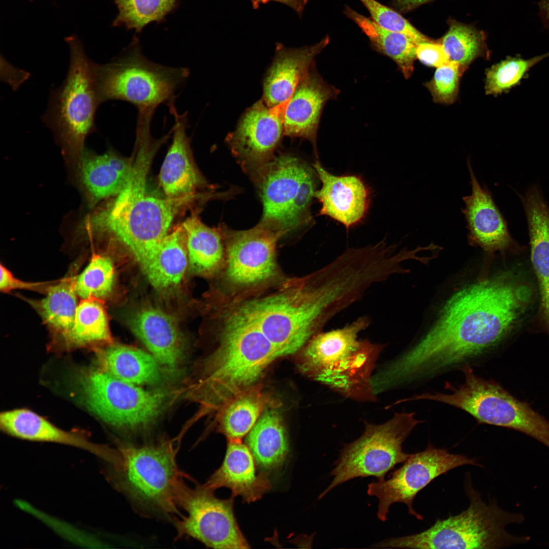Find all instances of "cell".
I'll list each match as a JSON object with an SVG mask.
<instances>
[{
  "label": "cell",
  "mask_w": 549,
  "mask_h": 549,
  "mask_svg": "<svg viewBox=\"0 0 549 549\" xmlns=\"http://www.w3.org/2000/svg\"><path fill=\"white\" fill-rule=\"evenodd\" d=\"M532 287L511 272L467 285L448 299L435 324L385 368L396 386L432 378L487 352L520 323Z\"/></svg>",
  "instance_id": "obj_1"
},
{
  "label": "cell",
  "mask_w": 549,
  "mask_h": 549,
  "mask_svg": "<svg viewBox=\"0 0 549 549\" xmlns=\"http://www.w3.org/2000/svg\"><path fill=\"white\" fill-rule=\"evenodd\" d=\"M151 161L138 158L127 182L106 207L88 216L83 228L88 234L107 233L126 246L141 264L168 234L180 207L194 196L161 198L146 191Z\"/></svg>",
  "instance_id": "obj_2"
},
{
  "label": "cell",
  "mask_w": 549,
  "mask_h": 549,
  "mask_svg": "<svg viewBox=\"0 0 549 549\" xmlns=\"http://www.w3.org/2000/svg\"><path fill=\"white\" fill-rule=\"evenodd\" d=\"M176 450L170 440L112 448L105 463L114 487L146 516L174 522L183 514L179 499L192 479L178 467Z\"/></svg>",
  "instance_id": "obj_3"
},
{
  "label": "cell",
  "mask_w": 549,
  "mask_h": 549,
  "mask_svg": "<svg viewBox=\"0 0 549 549\" xmlns=\"http://www.w3.org/2000/svg\"><path fill=\"white\" fill-rule=\"evenodd\" d=\"M218 344L202 362L196 399L208 407H224L254 388L268 367L280 357L270 342L244 321L219 317Z\"/></svg>",
  "instance_id": "obj_4"
},
{
  "label": "cell",
  "mask_w": 549,
  "mask_h": 549,
  "mask_svg": "<svg viewBox=\"0 0 549 549\" xmlns=\"http://www.w3.org/2000/svg\"><path fill=\"white\" fill-rule=\"evenodd\" d=\"M370 323L362 316L343 328L314 336L300 350V370L347 397L375 400L372 372L383 346L358 340Z\"/></svg>",
  "instance_id": "obj_5"
},
{
  "label": "cell",
  "mask_w": 549,
  "mask_h": 549,
  "mask_svg": "<svg viewBox=\"0 0 549 549\" xmlns=\"http://www.w3.org/2000/svg\"><path fill=\"white\" fill-rule=\"evenodd\" d=\"M470 500L460 514L437 520L429 529L416 534L380 541L375 547L407 548H501L524 544L528 536H515L506 530L511 524H522V513L505 511L495 501L485 503L474 489L469 472L464 483Z\"/></svg>",
  "instance_id": "obj_6"
},
{
  "label": "cell",
  "mask_w": 549,
  "mask_h": 549,
  "mask_svg": "<svg viewBox=\"0 0 549 549\" xmlns=\"http://www.w3.org/2000/svg\"><path fill=\"white\" fill-rule=\"evenodd\" d=\"M70 60L62 84L52 89L43 123L53 132L64 154L77 160L88 135L97 130L95 115L101 104L97 88L96 64L87 56L80 41L66 38Z\"/></svg>",
  "instance_id": "obj_7"
},
{
  "label": "cell",
  "mask_w": 549,
  "mask_h": 549,
  "mask_svg": "<svg viewBox=\"0 0 549 549\" xmlns=\"http://www.w3.org/2000/svg\"><path fill=\"white\" fill-rule=\"evenodd\" d=\"M97 92L101 103L111 100L129 102L138 111L156 110L175 100L176 92L190 75L187 68H172L148 59L137 40L108 63L96 64Z\"/></svg>",
  "instance_id": "obj_8"
},
{
  "label": "cell",
  "mask_w": 549,
  "mask_h": 549,
  "mask_svg": "<svg viewBox=\"0 0 549 549\" xmlns=\"http://www.w3.org/2000/svg\"><path fill=\"white\" fill-rule=\"evenodd\" d=\"M71 380L82 404L117 429L132 430L145 427L158 417L166 403L163 392L143 389L98 367L77 369Z\"/></svg>",
  "instance_id": "obj_9"
},
{
  "label": "cell",
  "mask_w": 549,
  "mask_h": 549,
  "mask_svg": "<svg viewBox=\"0 0 549 549\" xmlns=\"http://www.w3.org/2000/svg\"><path fill=\"white\" fill-rule=\"evenodd\" d=\"M318 179L314 167L300 159L275 156L254 181L263 207L259 223L281 236L308 225Z\"/></svg>",
  "instance_id": "obj_10"
},
{
  "label": "cell",
  "mask_w": 549,
  "mask_h": 549,
  "mask_svg": "<svg viewBox=\"0 0 549 549\" xmlns=\"http://www.w3.org/2000/svg\"><path fill=\"white\" fill-rule=\"evenodd\" d=\"M461 370L464 382L456 387L447 383L450 392L434 393V401L460 409L480 423L522 432L549 448L548 420L498 384L475 375L469 365Z\"/></svg>",
  "instance_id": "obj_11"
},
{
  "label": "cell",
  "mask_w": 549,
  "mask_h": 549,
  "mask_svg": "<svg viewBox=\"0 0 549 549\" xmlns=\"http://www.w3.org/2000/svg\"><path fill=\"white\" fill-rule=\"evenodd\" d=\"M420 422L415 418L414 413H398L381 424L365 423L362 435L341 450L330 473L333 480L319 499L353 478L373 476L384 479L388 472L410 456L403 451L402 445Z\"/></svg>",
  "instance_id": "obj_12"
},
{
  "label": "cell",
  "mask_w": 549,
  "mask_h": 549,
  "mask_svg": "<svg viewBox=\"0 0 549 549\" xmlns=\"http://www.w3.org/2000/svg\"><path fill=\"white\" fill-rule=\"evenodd\" d=\"M225 304L256 328L280 357L300 351L312 338L298 297L292 287L279 283L268 293L251 294L248 289L225 295Z\"/></svg>",
  "instance_id": "obj_13"
},
{
  "label": "cell",
  "mask_w": 549,
  "mask_h": 549,
  "mask_svg": "<svg viewBox=\"0 0 549 549\" xmlns=\"http://www.w3.org/2000/svg\"><path fill=\"white\" fill-rule=\"evenodd\" d=\"M203 484H186L179 507L186 515L174 522L176 539L192 538L213 548H248L250 546L236 522L233 497L222 500Z\"/></svg>",
  "instance_id": "obj_14"
},
{
  "label": "cell",
  "mask_w": 549,
  "mask_h": 549,
  "mask_svg": "<svg viewBox=\"0 0 549 549\" xmlns=\"http://www.w3.org/2000/svg\"><path fill=\"white\" fill-rule=\"evenodd\" d=\"M465 465L481 466L475 459L450 453L430 444L423 451L411 454L388 479L369 484L368 494L378 499V518L385 521L389 507L395 503H402L407 506L411 515L422 520V516L412 506L417 494L437 477Z\"/></svg>",
  "instance_id": "obj_15"
},
{
  "label": "cell",
  "mask_w": 549,
  "mask_h": 549,
  "mask_svg": "<svg viewBox=\"0 0 549 549\" xmlns=\"http://www.w3.org/2000/svg\"><path fill=\"white\" fill-rule=\"evenodd\" d=\"M288 100L275 107L262 99L241 115L226 141L242 170L254 181L274 158L284 135V116Z\"/></svg>",
  "instance_id": "obj_16"
},
{
  "label": "cell",
  "mask_w": 549,
  "mask_h": 549,
  "mask_svg": "<svg viewBox=\"0 0 549 549\" xmlns=\"http://www.w3.org/2000/svg\"><path fill=\"white\" fill-rule=\"evenodd\" d=\"M226 252L228 280L243 289L275 279L278 274L276 247L282 236L258 223L243 231L221 227Z\"/></svg>",
  "instance_id": "obj_17"
},
{
  "label": "cell",
  "mask_w": 549,
  "mask_h": 549,
  "mask_svg": "<svg viewBox=\"0 0 549 549\" xmlns=\"http://www.w3.org/2000/svg\"><path fill=\"white\" fill-rule=\"evenodd\" d=\"M467 165L472 191L470 195L463 197L465 206L462 212L467 223L468 243L481 248L487 256L504 253L513 245L506 221L489 189L478 181L470 158Z\"/></svg>",
  "instance_id": "obj_18"
},
{
  "label": "cell",
  "mask_w": 549,
  "mask_h": 549,
  "mask_svg": "<svg viewBox=\"0 0 549 549\" xmlns=\"http://www.w3.org/2000/svg\"><path fill=\"white\" fill-rule=\"evenodd\" d=\"M174 119L172 142L163 162L159 181L166 197L178 198L194 196L200 189L207 187L196 167L192 155L188 128V112L178 113L175 101L167 103Z\"/></svg>",
  "instance_id": "obj_19"
},
{
  "label": "cell",
  "mask_w": 549,
  "mask_h": 549,
  "mask_svg": "<svg viewBox=\"0 0 549 549\" xmlns=\"http://www.w3.org/2000/svg\"><path fill=\"white\" fill-rule=\"evenodd\" d=\"M339 93L323 79L314 64L288 100L284 116V135L309 140L317 157V137L322 112L326 102Z\"/></svg>",
  "instance_id": "obj_20"
},
{
  "label": "cell",
  "mask_w": 549,
  "mask_h": 549,
  "mask_svg": "<svg viewBox=\"0 0 549 549\" xmlns=\"http://www.w3.org/2000/svg\"><path fill=\"white\" fill-rule=\"evenodd\" d=\"M321 187L314 198L321 204L319 215L326 216L349 228L361 222L370 206V192L359 176L336 175L325 170L318 161L313 165Z\"/></svg>",
  "instance_id": "obj_21"
},
{
  "label": "cell",
  "mask_w": 549,
  "mask_h": 549,
  "mask_svg": "<svg viewBox=\"0 0 549 549\" xmlns=\"http://www.w3.org/2000/svg\"><path fill=\"white\" fill-rule=\"evenodd\" d=\"M128 322L132 332L163 366L173 369L180 363L184 355V340L171 316L147 306L131 313Z\"/></svg>",
  "instance_id": "obj_22"
},
{
  "label": "cell",
  "mask_w": 549,
  "mask_h": 549,
  "mask_svg": "<svg viewBox=\"0 0 549 549\" xmlns=\"http://www.w3.org/2000/svg\"><path fill=\"white\" fill-rule=\"evenodd\" d=\"M256 465L246 444L241 440L228 441L222 464L203 485L214 491L225 487L233 498L239 496L248 503L256 501L272 486L266 473H257Z\"/></svg>",
  "instance_id": "obj_23"
},
{
  "label": "cell",
  "mask_w": 549,
  "mask_h": 549,
  "mask_svg": "<svg viewBox=\"0 0 549 549\" xmlns=\"http://www.w3.org/2000/svg\"><path fill=\"white\" fill-rule=\"evenodd\" d=\"M327 36L318 43L300 48L277 45L271 65L265 76L262 99L270 107L288 100L314 64V59L328 44Z\"/></svg>",
  "instance_id": "obj_24"
},
{
  "label": "cell",
  "mask_w": 549,
  "mask_h": 549,
  "mask_svg": "<svg viewBox=\"0 0 549 549\" xmlns=\"http://www.w3.org/2000/svg\"><path fill=\"white\" fill-rule=\"evenodd\" d=\"M133 158H126L109 149L98 155L84 148L77 161V174L89 204L116 196L125 187Z\"/></svg>",
  "instance_id": "obj_25"
},
{
  "label": "cell",
  "mask_w": 549,
  "mask_h": 549,
  "mask_svg": "<svg viewBox=\"0 0 549 549\" xmlns=\"http://www.w3.org/2000/svg\"><path fill=\"white\" fill-rule=\"evenodd\" d=\"M0 425L3 431L16 438L77 447L89 452L103 461L106 459L109 451V446L94 443L85 435L77 432L63 430L26 409L2 413Z\"/></svg>",
  "instance_id": "obj_26"
},
{
  "label": "cell",
  "mask_w": 549,
  "mask_h": 549,
  "mask_svg": "<svg viewBox=\"0 0 549 549\" xmlns=\"http://www.w3.org/2000/svg\"><path fill=\"white\" fill-rule=\"evenodd\" d=\"M95 350L98 367L121 380L138 385L156 384L164 378L162 365L139 349L108 344Z\"/></svg>",
  "instance_id": "obj_27"
},
{
  "label": "cell",
  "mask_w": 549,
  "mask_h": 549,
  "mask_svg": "<svg viewBox=\"0 0 549 549\" xmlns=\"http://www.w3.org/2000/svg\"><path fill=\"white\" fill-rule=\"evenodd\" d=\"M188 259L186 235L181 225L168 233L156 251L140 265L154 288L166 290L180 283Z\"/></svg>",
  "instance_id": "obj_28"
},
{
  "label": "cell",
  "mask_w": 549,
  "mask_h": 549,
  "mask_svg": "<svg viewBox=\"0 0 549 549\" xmlns=\"http://www.w3.org/2000/svg\"><path fill=\"white\" fill-rule=\"evenodd\" d=\"M268 407L248 434L246 444L257 465L272 470L281 466L286 460L289 443L280 412Z\"/></svg>",
  "instance_id": "obj_29"
},
{
  "label": "cell",
  "mask_w": 549,
  "mask_h": 549,
  "mask_svg": "<svg viewBox=\"0 0 549 549\" xmlns=\"http://www.w3.org/2000/svg\"><path fill=\"white\" fill-rule=\"evenodd\" d=\"M182 226L186 235L189 264L194 272L210 274L225 265V246L221 227L207 226L195 214L188 217Z\"/></svg>",
  "instance_id": "obj_30"
},
{
  "label": "cell",
  "mask_w": 549,
  "mask_h": 549,
  "mask_svg": "<svg viewBox=\"0 0 549 549\" xmlns=\"http://www.w3.org/2000/svg\"><path fill=\"white\" fill-rule=\"evenodd\" d=\"M530 237L531 260L537 278L540 311L549 333V208L540 203L526 210Z\"/></svg>",
  "instance_id": "obj_31"
},
{
  "label": "cell",
  "mask_w": 549,
  "mask_h": 549,
  "mask_svg": "<svg viewBox=\"0 0 549 549\" xmlns=\"http://www.w3.org/2000/svg\"><path fill=\"white\" fill-rule=\"evenodd\" d=\"M344 13L361 28L378 51L396 64L405 78L411 76L419 42L407 35L381 26L372 18L365 17L348 6H346Z\"/></svg>",
  "instance_id": "obj_32"
},
{
  "label": "cell",
  "mask_w": 549,
  "mask_h": 549,
  "mask_svg": "<svg viewBox=\"0 0 549 549\" xmlns=\"http://www.w3.org/2000/svg\"><path fill=\"white\" fill-rule=\"evenodd\" d=\"M75 276L72 272L54 281L41 299H26L50 330L62 341L72 327L79 304L74 287Z\"/></svg>",
  "instance_id": "obj_33"
},
{
  "label": "cell",
  "mask_w": 549,
  "mask_h": 549,
  "mask_svg": "<svg viewBox=\"0 0 549 549\" xmlns=\"http://www.w3.org/2000/svg\"><path fill=\"white\" fill-rule=\"evenodd\" d=\"M111 336L105 309L98 299H81L72 327L62 341L69 349L101 347L109 344Z\"/></svg>",
  "instance_id": "obj_34"
},
{
  "label": "cell",
  "mask_w": 549,
  "mask_h": 549,
  "mask_svg": "<svg viewBox=\"0 0 549 549\" xmlns=\"http://www.w3.org/2000/svg\"><path fill=\"white\" fill-rule=\"evenodd\" d=\"M266 396L255 388L234 398L222 409L220 430L228 441L241 440L267 406Z\"/></svg>",
  "instance_id": "obj_35"
},
{
  "label": "cell",
  "mask_w": 549,
  "mask_h": 549,
  "mask_svg": "<svg viewBox=\"0 0 549 549\" xmlns=\"http://www.w3.org/2000/svg\"><path fill=\"white\" fill-rule=\"evenodd\" d=\"M447 32L440 41L449 62L465 71L475 59L488 57L489 52L482 33L471 25L450 21Z\"/></svg>",
  "instance_id": "obj_36"
},
{
  "label": "cell",
  "mask_w": 549,
  "mask_h": 549,
  "mask_svg": "<svg viewBox=\"0 0 549 549\" xmlns=\"http://www.w3.org/2000/svg\"><path fill=\"white\" fill-rule=\"evenodd\" d=\"M115 280L113 263L108 257L93 254L83 271L75 276L74 287L81 299L101 300L111 293Z\"/></svg>",
  "instance_id": "obj_37"
},
{
  "label": "cell",
  "mask_w": 549,
  "mask_h": 549,
  "mask_svg": "<svg viewBox=\"0 0 549 549\" xmlns=\"http://www.w3.org/2000/svg\"><path fill=\"white\" fill-rule=\"evenodd\" d=\"M179 0H113L118 9L114 26H124L140 33L148 23L162 21Z\"/></svg>",
  "instance_id": "obj_38"
},
{
  "label": "cell",
  "mask_w": 549,
  "mask_h": 549,
  "mask_svg": "<svg viewBox=\"0 0 549 549\" xmlns=\"http://www.w3.org/2000/svg\"><path fill=\"white\" fill-rule=\"evenodd\" d=\"M549 56V52L528 59L507 57L486 70L484 89L486 95H497L518 84L535 64Z\"/></svg>",
  "instance_id": "obj_39"
},
{
  "label": "cell",
  "mask_w": 549,
  "mask_h": 549,
  "mask_svg": "<svg viewBox=\"0 0 549 549\" xmlns=\"http://www.w3.org/2000/svg\"><path fill=\"white\" fill-rule=\"evenodd\" d=\"M464 72L459 65L451 62L438 67L431 80L424 83L434 101L446 105L454 102Z\"/></svg>",
  "instance_id": "obj_40"
},
{
  "label": "cell",
  "mask_w": 549,
  "mask_h": 549,
  "mask_svg": "<svg viewBox=\"0 0 549 549\" xmlns=\"http://www.w3.org/2000/svg\"><path fill=\"white\" fill-rule=\"evenodd\" d=\"M16 504L21 509L41 520L57 534L66 540L86 547H101L103 545L94 535L44 513L28 503L17 500Z\"/></svg>",
  "instance_id": "obj_41"
},
{
  "label": "cell",
  "mask_w": 549,
  "mask_h": 549,
  "mask_svg": "<svg viewBox=\"0 0 549 549\" xmlns=\"http://www.w3.org/2000/svg\"><path fill=\"white\" fill-rule=\"evenodd\" d=\"M360 1L369 12L372 19L381 26L407 35L419 43L431 40L395 10L376 0Z\"/></svg>",
  "instance_id": "obj_42"
},
{
  "label": "cell",
  "mask_w": 549,
  "mask_h": 549,
  "mask_svg": "<svg viewBox=\"0 0 549 549\" xmlns=\"http://www.w3.org/2000/svg\"><path fill=\"white\" fill-rule=\"evenodd\" d=\"M54 282H30L23 281L15 277L12 272L2 264H1V291L7 293L16 289L30 290L43 293L44 295L48 288Z\"/></svg>",
  "instance_id": "obj_43"
},
{
  "label": "cell",
  "mask_w": 549,
  "mask_h": 549,
  "mask_svg": "<svg viewBox=\"0 0 549 549\" xmlns=\"http://www.w3.org/2000/svg\"><path fill=\"white\" fill-rule=\"evenodd\" d=\"M416 58L424 65L439 67L449 60L441 44L438 41H424L420 43L416 51Z\"/></svg>",
  "instance_id": "obj_44"
},
{
  "label": "cell",
  "mask_w": 549,
  "mask_h": 549,
  "mask_svg": "<svg viewBox=\"0 0 549 549\" xmlns=\"http://www.w3.org/2000/svg\"><path fill=\"white\" fill-rule=\"evenodd\" d=\"M253 4L256 6L260 3H265L269 1H275L286 5L294 10L298 14H301L305 8L307 4L310 0H252Z\"/></svg>",
  "instance_id": "obj_45"
},
{
  "label": "cell",
  "mask_w": 549,
  "mask_h": 549,
  "mask_svg": "<svg viewBox=\"0 0 549 549\" xmlns=\"http://www.w3.org/2000/svg\"><path fill=\"white\" fill-rule=\"evenodd\" d=\"M432 0H392L399 10L403 12H408L419 6Z\"/></svg>",
  "instance_id": "obj_46"
},
{
  "label": "cell",
  "mask_w": 549,
  "mask_h": 549,
  "mask_svg": "<svg viewBox=\"0 0 549 549\" xmlns=\"http://www.w3.org/2000/svg\"><path fill=\"white\" fill-rule=\"evenodd\" d=\"M539 15L545 28L549 30V0H539Z\"/></svg>",
  "instance_id": "obj_47"
},
{
  "label": "cell",
  "mask_w": 549,
  "mask_h": 549,
  "mask_svg": "<svg viewBox=\"0 0 549 549\" xmlns=\"http://www.w3.org/2000/svg\"><path fill=\"white\" fill-rule=\"evenodd\" d=\"M415 250L416 251V252L417 253V250H416V249H415ZM416 254H417V253H416ZM416 259H417V258H416Z\"/></svg>",
  "instance_id": "obj_48"
}]
</instances>
